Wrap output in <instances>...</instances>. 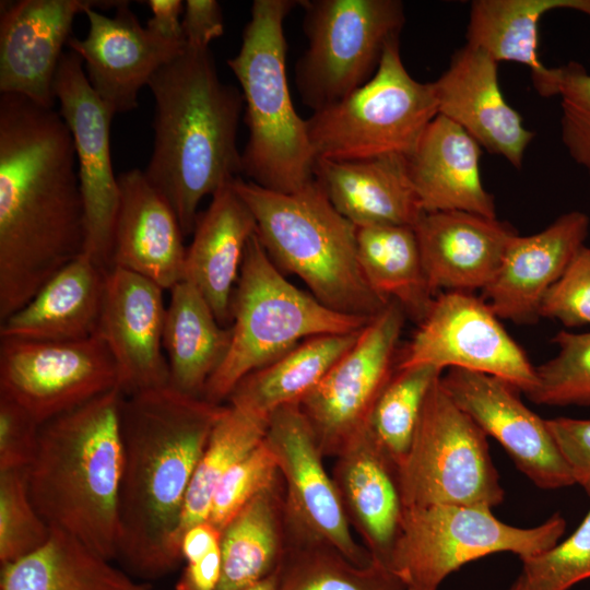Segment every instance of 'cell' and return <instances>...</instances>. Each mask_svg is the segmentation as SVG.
<instances>
[{
    "instance_id": "cell-16",
    "label": "cell",
    "mask_w": 590,
    "mask_h": 590,
    "mask_svg": "<svg viewBox=\"0 0 590 590\" xmlns=\"http://www.w3.org/2000/svg\"><path fill=\"white\" fill-rule=\"evenodd\" d=\"M54 92L74 142L85 220L83 253L107 272L119 205L110 153L114 115L90 85L81 58L71 50L62 55Z\"/></svg>"
},
{
    "instance_id": "cell-6",
    "label": "cell",
    "mask_w": 590,
    "mask_h": 590,
    "mask_svg": "<svg viewBox=\"0 0 590 590\" xmlns=\"http://www.w3.org/2000/svg\"><path fill=\"white\" fill-rule=\"evenodd\" d=\"M296 0H255L238 52L227 60L244 98L248 137L241 174L272 191L292 193L314 179L316 156L306 119L292 103L284 22Z\"/></svg>"
},
{
    "instance_id": "cell-10",
    "label": "cell",
    "mask_w": 590,
    "mask_h": 590,
    "mask_svg": "<svg viewBox=\"0 0 590 590\" xmlns=\"http://www.w3.org/2000/svg\"><path fill=\"white\" fill-rule=\"evenodd\" d=\"M440 378L427 393L410 450L398 468L403 507L493 509L505 492L487 435L452 401Z\"/></svg>"
},
{
    "instance_id": "cell-48",
    "label": "cell",
    "mask_w": 590,
    "mask_h": 590,
    "mask_svg": "<svg viewBox=\"0 0 590 590\" xmlns=\"http://www.w3.org/2000/svg\"><path fill=\"white\" fill-rule=\"evenodd\" d=\"M141 2L151 11V17L145 25L148 31L166 40L185 43L181 24L185 1L146 0Z\"/></svg>"
},
{
    "instance_id": "cell-14",
    "label": "cell",
    "mask_w": 590,
    "mask_h": 590,
    "mask_svg": "<svg viewBox=\"0 0 590 590\" xmlns=\"http://www.w3.org/2000/svg\"><path fill=\"white\" fill-rule=\"evenodd\" d=\"M116 388L117 367L98 333L66 342L0 338V394L40 425Z\"/></svg>"
},
{
    "instance_id": "cell-43",
    "label": "cell",
    "mask_w": 590,
    "mask_h": 590,
    "mask_svg": "<svg viewBox=\"0 0 590 590\" xmlns=\"http://www.w3.org/2000/svg\"><path fill=\"white\" fill-rule=\"evenodd\" d=\"M557 70L562 140L570 157L590 172V73L575 61Z\"/></svg>"
},
{
    "instance_id": "cell-23",
    "label": "cell",
    "mask_w": 590,
    "mask_h": 590,
    "mask_svg": "<svg viewBox=\"0 0 590 590\" xmlns=\"http://www.w3.org/2000/svg\"><path fill=\"white\" fill-rule=\"evenodd\" d=\"M432 293L484 290L495 278L514 229L497 217L464 212L423 213L414 225Z\"/></svg>"
},
{
    "instance_id": "cell-25",
    "label": "cell",
    "mask_w": 590,
    "mask_h": 590,
    "mask_svg": "<svg viewBox=\"0 0 590 590\" xmlns=\"http://www.w3.org/2000/svg\"><path fill=\"white\" fill-rule=\"evenodd\" d=\"M331 477L350 527L388 567L404 510L397 464L367 429L335 457Z\"/></svg>"
},
{
    "instance_id": "cell-47",
    "label": "cell",
    "mask_w": 590,
    "mask_h": 590,
    "mask_svg": "<svg viewBox=\"0 0 590 590\" xmlns=\"http://www.w3.org/2000/svg\"><path fill=\"white\" fill-rule=\"evenodd\" d=\"M181 24L187 46L209 48L224 34L221 4L216 0H186Z\"/></svg>"
},
{
    "instance_id": "cell-49",
    "label": "cell",
    "mask_w": 590,
    "mask_h": 590,
    "mask_svg": "<svg viewBox=\"0 0 590 590\" xmlns=\"http://www.w3.org/2000/svg\"><path fill=\"white\" fill-rule=\"evenodd\" d=\"M222 573L221 543L202 558L186 563L176 590H216Z\"/></svg>"
},
{
    "instance_id": "cell-50",
    "label": "cell",
    "mask_w": 590,
    "mask_h": 590,
    "mask_svg": "<svg viewBox=\"0 0 590 590\" xmlns=\"http://www.w3.org/2000/svg\"><path fill=\"white\" fill-rule=\"evenodd\" d=\"M222 532L209 521L190 527L180 538L182 559L193 562L202 558L221 543Z\"/></svg>"
},
{
    "instance_id": "cell-5",
    "label": "cell",
    "mask_w": 590,
    "mask_h": 590,
    "mask_svg": "<svg viewBox=\"0 0 590 590\" xmlns=\"http://www.w3.org/2000/svg\"><path fill=\"white\" fill-rule=\"evenodd\" d=\"M233 186L250 209L256 235L273 263L297 275L328 308L373 319L389 304L359 267L356 227L314 178L296 192L266 189L240 176Z\"/></svg>"
},
{
    "instance_id": "cell-7",
    "label": "cell",
    "mask_w": 590,
    "mask_h": 590,
    "mask_svg": "<svg viewBox=\"0 0 590 590\" xmlns=\"http://www.w3.org/2000/svg\"><path fill=\"white\" fill-rule=\"evenodd\" d=\"M232 341L202 399L222 404L248 374L302 341L362 330L370 320L337 312L288 282L257 235L247 244L232 296Z\"/></svg>"
},
{
    "instance_id": "cell-11",
    "label": "cell",
    "mask_w": 590,
    "mask_h": 590,
    "mask_svg": "<svg viewBox=\"0 0 590 590\" xmlns=\"http://www.w3.org/2000/svg\"><path fill=\"white\" fill-rule=\"evenodd\" d=\"M307 48L296 86L312 113L342 99L377 71L405 22L398 0H300Z\"/></svg>"
},
{
    "instance_id": "cell-46",
    "label": "cell",
    "mask_w": 590,
    "mask_h": 590,
    "mask_svg": "<svg viewBox=\"0 0 590 590\" xmlns=\"http://www.w3.org/2000/svg\"><path fill=\"white\" fill-rule=\"evenodd\" d=\"M546 422L574 483L590 496V420L555 417Z\"/></svg>"
},
{
    "instance_id": "cell-1",
    "label": "cell",
    "mask_w": 590,
    "mask_h": 590,
    "mask_svg": "<svg viewBox=\"0 0 590 590\" xmlns=\"http://www.w3.org/2000/svg\"><path fill=\"white\" fill-rule=\"evenodd\" d=\"M84 206L59 111L0 94V322L81 256Z\"/></svg>"
},
{
    "instance_id": "cell-40",
    "label": "cell",
    "mask_w": 590,
    "mask_h": 590,
    "mask_svg": "<svg viewBox=\"0 0 590 590\" xmlns=\"http://www.w3.org/2000/svg\"><path fill=\"white\" fill-rule=\"evenodd\" d=\"M49 534L31 498L26 469L0 471L1 566L38 550Z\"/></svg>"
},
{
    "instance_id": "cell-15",
    "label": "cell",
    "mask_w": 590,
    "mask_h": 590,
    "mask_svg": "<svg viewBox=\"0 0 590 590\" xmlns=\"http://www.w3.org/2000/svg\"><path fill=\"white\" fill-rule=\"evenodd\" d=\"M263 441L284 481L286 538L326 542L355 565H369L373 557L351 533L335 485L298 402L270 414Z\"/></svg>"
},
{
    "instance_id": "cell-17",
    "label": "cell",
    "mask_w": 590,
    "mask_h": 590,
    "mask_svg": "<svg viewBox=\"0 0 590 590\" xmlns=\"http://www.w3.org/2000/svg\"><path fill=\"white\" fill-rule=\"evenodd\" d=\"M440 382L535 486L558 489L575 484L546 420L520 400L518 389L497 377L460 368H449Z\"/></svg>"
},
{
    "instance_id": "cell-2",
    "label": "cell",
    "mask_w": 590,
    "mask_h": 590,
    "mask_svg": "<svg viewBox=\"0 0 590 590\" xmlns=\"http://www.w3.org/2000/svg\"><path fill=\"white\" fill-rule=\"evenodd\" d=\"M226 405L170 386L125 396L117 557L145 582L182 560L175 539L188 487Z\"/></svg>"
},
{
    "instance_id": "cell-18",
    "label": "cell",
    "mask_w": 590,
    "mask_h": 590,
    "mask_svg": "<svg viewBox=\"0 0 590 590\" xmlns=\"http://www.w3.org/2000/svg\"><path fill=\"white\" fill-rule=\"evenodd\" d=\"M120 0L0 2V94L54 108V83L78 14L116 8Z\"/></svg>"
},
{
    "instance_id": "cell-8",
    "label": "cell",
    "mask_w": 590,
    "mask_h": 590,
    "mask_svg": "<svg viewBox=\"0 0 590 590\" xmlns=\"http://www.w3.org/2000/svg\"><path fill=\"white\" fill-rule=\"evenodd\" d=\"M437 115L433 82L411 76L396 38L365 84L314 111L306 126L316 158L361 161L409 156Z\"/></svg>"
},
{
    "instance_id": "cell-36",
    "label": "cell",
    "mask_w": 590,
    "mask_h": 590,
    "mask_svg": "<svg viewBox=\"0 0 590 590\" xmlns=\"http://www.w3.org/2000/svg\"><path fill=\"white\" fill-rule=\"evenodd\" d=\"M269 418L226 405L196 467L181 511L175 543L192 526L208 521L215 488L225 473L264 438ZM181 554V553H180Z\"/></svg>"
},
{
    "instance_id": "cell-28",
    "label": "cell",
    "mask_w": 590,
    "mask_h": 590,
    "mask_svg": "<svg viewBox=\"0 0 590 590\" xmlns=\"http://www.w3.org/2000/svg\"><path fill=\"white\" fill-rule=\"evenodd\" d=\"M314 178L335 210L355 226H413L424 211L406 156L361 161L316 158Z\"/></svg>"
},
{
    "instance_id": "cell-33",
    "label": "cell",
    "mask_w": 590,
    "mask_h": 590,
    "mask_svg": "<svg viewBox=\"0 0 590 590\" xmlns=\"http://www.w3.org/2000/svg\"><path fill=\"white\" fill-rule=\"evenodd\" d=\"M284 497L279 473L222 530L216 590H244L279 569L286 548Z\"/></svg>"
},
{
    "instance_id": "cell-21",
    "label": "cell",
    "mask_w": 590,
    "mask_h": 590,
    "mask_svg": "<svg viewBox=\"0 0 590 590\" xmlns=\"http://www.w3.org/2000/svg\"><path fill=\"white\" fill-rule=\"evenodd\" d=\"M497 61L467 44L455 52L448 69L433 82L438 115L463 128L481 146L520 168L534 133L504 98Z\"/></svg>"
},
{
    "instance_id": "cell-13",
    "label": "cell",
    "mask_w": 590,
    "mask_h": 590,
    "mask_svg": "<svg viewBox=\"0 0 590 590\" xmlns=\"http://www.w3.org/2000/svg\"><path fill=\"white\" fill-rule=\"evenodd\" d=\"M423 365L487 374L526 394L536 384L535 367L499 318L484 299L465 292L438 294L399 352L397 369Z\"/></svg>"
},
{
    "instance_id": "cell-29",
    "label": "cell",
    "mask_w": 590,
    "mask_h": 590,
    "mask_svg": "<svg viewBox=\"0 0 590 590\" xmlns=\"http://www.w3.org/2000/svg\"><path fill=\"white\" fill-rule=\"evenodd\" d=\"M106 271L82 253L0 326V338L79 341L97 333Z\"/></svg>"
},
{
    "instance_id": "cell-22",
    "label": "cell",
    "mask_w": 590,
    "mask_h": 590,
    "mask_svg": "<svg viewBox=\"0 0 590 590\" xmlns=\"http://www.w3.org/2000/svg\"><path fill=\"white\" fill-rule=\"evenodd\" d=\"M588 231V215L571 211L536 234H516L495 278L483 290L494 314L516 323L535 322L545 294L585 246Z\"/></svg>"
},
{
    "instance_id": "cell-30",
    "label": "cell",
    "mask_w": 590,
    "mask_h": 590,
    "mask_svg": "<svg viewBox=\"0 0 590 590\" xmlns=\"http://www.w3.org/2000/svg\"><path fill=\"white\" fill-rule=\"evenodd\" d=\"M169 291L163 332L169 386L202 398L209 379L227 355L232 329L217 321L192 283L184 280Z\"/></svg>"
},
{
    "instance_id": "cell-44",
    "label": "cell",
    "mask_w": 590,
    "mask_h": 590,
    "mask_svg": "<svg viewBox=\"0 0 590 590\" xmlns=\"http://www.w3.org/2000/svg\"><path fill=\"white\" fill-rule=\"evenodd\" d=\"M567 328L590 326V247H581L560 278L545 294L540 318Z\"/></svg>"
},
{
    "instance_id": "cell-51",
    "label": "cell",
    "mask_w": 590,
    "mask_h": 590,
    "mask_svg": "<svg viewBox=\"0 0 590 590\" xmlns=\"http://www.w3.org/2000/svg\"><path fill=\"white\" fill-rule=\"evenodd\" d=\"M280 568V567H279ZM279 581V569L262 580L247 587L244 590H276Z\"/></svg>"
},
{
    "instance_id": "cell-3",
    "label": "cell",
    "mask_w": 590,
    "mask_h": 590,
    "mask_svg": "<svg viewBox=\"0 0 590 590\" xmlns=\"http://www.w3.org/2000/svg\"><path fill=\"white\" fill-rule=\"evenodd\" d=\"M148 86L154 139L144 174L174 210L184 236L192 235L202 199L241 174L243 94L220 79L210 48L187 45Z\"/></svg>"
},
{
    "instance_id": "cell-38",
    "label": "cell",
    "mask_w": 590,
    "mask_h": 590,
    "mask_svg": "<svg viewBox=\"0 0 590 590\" xmlns=\"http://www.w3.org/2000/svg\"><path fill=\"white\" fill-rule=\"evenodd\" d=\"M441 375L429 365L396 369L376 402L368 430L398 468L410 450L427 393Z\"/></svg>"
},
{
    "instance_id": "cell-24",
    "label": "cell",
    "mask_w": 590,
    "mask_h": 590,
    "mask_svg": "<svg viewBox=\"0 0 590 590\" xmlns=\"http://www.w3.org/2000/svg\"><path fill=\"white\" fill-rule=\"evenodd\" d=\"M118 185L111 268L132 271L170 290L185 280L187 248L178 219L144 170L120 173Z\"/></svg>"
},
{
    "instance_id": "cell-19",
    "label": "cell",
    "mask_w": 590,
    "mask_h": 590,
    "mask_svg": "<svg viewBox=\"0 0 590 590\" xmlns=\"http://www.w3.org/2000/svg\"><path fill=\"white\" fill-rule=\"evenodd\" d=\"M129 3L120 1L113 16L88 9L86 36H71L67 45L81 58L90 85L114 116L135 109L140 90L186 47L148 31Z\"/></svg>"
},
{
    "instance_id": "cell-52",
    "label": "cell",
    "mask_w": 590,
    "mask_h": 590,
    "mask_svg": "<svg viewBox=\"0 0 590 590\" xmlns=\"http://www.w3.org/2000/svg\"><path fill=\"white\" fill-rule=\"evenodd\" d=\"M509 590H531L526 579L520 575Z\"/></svg>"
},
{
    "instance_id": "cell-27",
    "label": "cell",
    "mask_w": 590,
    "mask_h": 590,
    "mask_svg": "<svg viewBox=\"0 0 590 590\" xmlns=\"http://www.w3.org/2000/svg\"><path fill=\"white\" fill-rule=\"evenodd\" d=\"M255 234V217L232 180L199 213L187 248L185 281L200 291L217 321L226 328L232 324V296L245 250Z\"/></svg>"
},
{
    "instance_id": "cell-31",
    "label": "cell",
    "mask_w": 590,
    "mask_h": 590,
    "mask_svg": "<svg viewBox=\"0 0 590 590\" xmlns=\"http://www.w3.org/2000/svg\"><path fill=\"white\" fill-rule=\"evenodd\" d=\"M573 9L590 16V0H475L471 3L467 44L498 61L527 66L542 96L557 95V68L538 58V23L548 11Z\"/></svg>"
},
{
    "instance_id": "cell-42",
    "label": "cell",
    "mask_w": 590,
    "mask_h": 590,
    "mask_svg": "<svg viewBox=\"0 0 590 590\" xmlns=\"http://www.w3.org/2000/svg\"><path fill=\"white\" fill-rule=\"evenodd\" d=\"M279 473L275 460L262 440L220 481L212 498L208 521L222 532L239 510Z\"/></svg>"
},
{
    "instance_id": "cell-34",
    "label": "cell",
    "mask_w": 590,
    "mask_h": 590,
    "mask_svg": "<svg viewBox=\"0 0 590 590\" xmlns=\"http://www.w3.org/2000/svg\"><path fill=\"white\" fill-rule=\"evenodd\" d=\"M362 330L302 341L240 379L226 400L228 405L269 418L276 409L299 402L353 346Z\"/></svg>"
},
{
    "instance_id": "cell-20",
    "label": "cell",
    "mask_w": 590,
    "mask_h": 590,
    "mask_svg": "<svg viewBox=\"0 0 590 590\" xmlns=\"http://www.w3.org/2000/svg\"><path fill=\"white\" fill-rule=\"evenodd\" d=\"M163 291L153 281L122 268L106 272L97 333L115 361L118 389L123 396L169 386L163 353Z\"/></svg>"
},
{
    "instance_id": "cell-32",
    "label": "cell",
    "mask_w": 590,
    "mask_h": 590,
    "mask_svg": "<svg viewBox=\"0 0 590 590\" xmlns=\"http://www.w3.org/2000/svg\"><path fill=\"white\" fill-rule=\"evenodd\" d=\"M0 590H153L74 536L50 528L33 553L1 566Z\"/></svg>"
},
{
    "instance_id": "cell-4",
    "label": "cell",
    "mask_w": 590,
    "mask_h": 590,
    "mask_svg": "<svg viewBox=\"0 0 590 590\" xmlns=\"http://www.w3.org/2000/svg\"><path fill=\"white\" fill-rule=\"evenodd\" d=\"M123 397L116 388L43 423L26 469L31 498L47 524L109 560L118 550Z\"/></svg>"
},
{
    "instance_id": "cell-37",
    "label": "cell",
    "mask_w": 590,
    "mask_h": 590,
    "mask_svg": "<svg viewBox=\"0 0 590 590\" xmlns=\"http://www.w3.org/2000/svg\"><path fill=\"white\" fill-rule=\"evenodd\" d=\"M276 590H406L389 567L352 563L334 546L286 538Z\"/></svg>"
},
{
    "instance_id": "cell-9",
    "label": "cell",
    "mask_w": 590,
    "mask_h": 590,
    "mask_svg": "<svg viewBox=\"0 0 590 590\" xmlns=\"http://www.w3.org/2000/svg\"><path fill=\"white\" fill-rule=\"evenodd\" d=\"M565 529L559 514L536 527L518 528L483 507L404 508L388 567L406 590H437L450 574L487 555L509 552L522 560L541 554Z\"/></svg>"
},
{
    "instance_id": "cell-35",
    "label": "cell",
    "mask_w": 590,
    "mask_h": 590,
    "mask_svg": "<svg viewBox=\"0 0 590 590\" xmlns=\"http://www.w3.org/2000/svg\"><path fill=\"white\" fill-rule=\"evenodd\" d=\"M356 227L357 258L371 290L401 305L417 324L436 297L428 285L413 226Z\"/></svg>"
},
{
    "instance_id": "cell-45",
    "label": "cell",
    "mask_w": 590,
    "mask_h": 590,
    "mask_svg": "<svg viewBox=\"0 0 590 590\" xmlns=\"http://www.w3.org/2000/svg\"><path fill=\"white\" fill-rule=\"evenodd\" d=\"M40 424L17 402L0 394V471L27 469Z\"/></svg>"
},
{
    "instance_id": "cell-39",
    "label": "cell",
    "mask_w": 590,
    "mask_h": 590,
    "mask_svg": "<svg viewBox=\"0 0 590 590\" xmlns=\"http://www.w3.org/2000/svg\"><path fill=\"white\" fill-rule=\"evenodd\" d=\"M557 354L535 367L536 384L527 397L536 404L590 405V331H559Z\"/></svg>"
},
{
    "instance_id": "cell-41",
    "label": "cell",
    "mask_w": 590,
    "mask_h": 590,
    "mask_svg": "<svg viewBox=\"0 0 590 590\" xmlns=\"http://www.w3.org/2000/svg\"><path fill=\"white\" fill-rule=\"evenodd\" d=\"M521 562L531 590H569L590 578V509L566 540Z\"/></svg>"
},
{
    "instance_id": "cell-12",
    "label": "cell",
    "mask_w": 590,
    "mask_h": 590,
    "mask_svg": "<svg viewBox=\"0 0 590 590\" xmlns=\"http://www.w3.org/2000/svg\"><path fill=\"white\" fill-rule=\"evenodd\" d=\"M405 312L394 300L298 402L324 457H337L368 429L373 410L397 369Z\"/></svg>"
},
{
    "instance_id": "cell-26",
    "label": "cell",
    "mask_w": 590,
    "mask_h": 590,
    "mask_svg": "<svg viewBox=\"0 0 590 590\" xmlns=\"http://www.w3.org/2000/svg\"><path fill=\"white\" fill-rule=\"evenodd\" d=\"M481 145L460 126L437 115L406 156L424 213L464 211L496 217L493 196L482 184Z\"/></svg>"
}]
</instances>
